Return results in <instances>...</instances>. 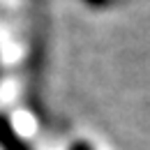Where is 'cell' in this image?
Here are the masks:
<instances>
[{"label": "cell", "instance_id": "1", "mask_svg": "<svg viewBox=\"0 0 150 150\" xmlns=\"http://www.w3.org/2000/svg\"><path fill=\"white\" fill-rule=\"evenodd\" d=\"M19 139H16V134H14V129L9 127V122L0 115V146L7 150H21V146L16 143Z\"/></svg>", "mask_w": 150, "mask_h": 150}, {"label": "cell", "instance_id": "2", "mask_svg": "<svg viewBox=\"0 0 150 150\" xmlns=\"http://www.w3.org/2000/svg\"><path fill=\"white\" fill-rule=\"evenodd\" d=\"M72 150H90V146H86V143H79V146H74Z\"/></svg>", "mask_w": 150, "mask_h": 150}]
</instances>
